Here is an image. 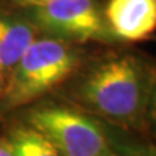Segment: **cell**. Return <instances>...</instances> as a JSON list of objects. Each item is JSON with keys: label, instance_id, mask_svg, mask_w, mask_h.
<instances>
[{"label": "cell", "instance_id": "cell-10", "mask_svg": "<svg viewBox=\"0 0 156 156\" xmlns=\"http://www.w3.org/2000/svg\"><path fill=\"white\" fill-rule=\"evenodd\" d=\"M0 156H13L12 147L7 138L0 136Z\"/></svg>", "mask_w": 156, "mask_h": 156}, {"label": "cell", "instance_id": "cell-6", "mask_svg": "<svg viewBox=\"0 0 156 156\" xmlns=\"http://www.w3.org/2000/svg\"><path fill=\"white\" fill-rule=\"evenodd\" d=\"M39 35L25 12L0 0V77L3 87L14 65Z\"/></svg>", "mask_w": 156, "mask_h": 156}, {"label": "cell", "instance_id": "cell-7", "mask_svg": "<svg viewBox=\"0 0 156 156\" xmlns=\"http://www.w3.org/2000/svg\"><path fill=\"white\" fill-rule=\"evenodd\" d=\"M7 139L13 156H60L44 134L26 122L12 129Z\"/></svg>", "mask_w": 156, "mask_h": 156}, {"label": "cell", "instance_id": "cell-2", "mask_svg": "<svg viewBox=\"0 0 156 156\" xmlns=\"http://www.w3.org/2000/svg\"><path fill=\"white\" fill-rule=\"evenodd\" d=\"M87 57L85 46L39 34L4 83L0 99L4 109L31 105L53 94L76 74Z\"/></svg>", "mask_w": 156, "mask_h": 156}, {"label": "cell", "instance_id": "cell-9", "mask_svg": "<svg viewBox=\"0 0 156 156\" xmlns=\"http://www.w3.org/2000/svg\"><path fill=\"white\" fill-rule=\"evenodd\" d=\"M4 2H7L8 4L20 9H27V8L44 5V4L52 2V0H4Z\"/></svg>", "mask_w": 156, "mask_h": 156}, {"label": "cell", "instance_id": "cell-5", "mask_svg": "<svg viewBox=\"0 0 156 156\" xmlns=\"http://www.w3.org/2000/svg\"><path fill=\"white\" fill-rule=\"evenodd\" d=\"M104 13L119 43L143 42L156 33V0H108Z\"/></svg>", "mask_w": 156, "mask_h": 156}, {"label": "cell", "instance_id": "cell-4", "mask_svg": "<svg viewBox=\"0 0 156 156\" xmlns=\"http://www.w3.org/2000/svg\"><path fill=\"white\" fill-rule=\"evenodd\" d=\"M41 35L76 44L119 43L108 26L100 0H52L41 7L22 9Z\"/></svg>", "mask_w": 156, "mask_h": 156}, {"label": "cell", "instance_id": "cell-1", "mask_svg": "<svg viewBox=\"0 0 156 156\" xmlns=\"http://www.w3.org/2000/svg\"><path fill=\"white\" fill-rule=\"evenodd\" d=\"M155 81L154 58L135 50L120 48L89 56L55 92L61 100L92 117L125 130H146Z\"/></svg>", "mask_w": 156, "mask_h": 156}, {"label": "cell", "instance_id": "cell-8", "mask_svg": "<svg viewBox=\"0 0 156 156\" xmlns=\"http://www.w3.org/2000/svg\"><path fill=\"white\" fill-rule=\"evenodd\" d=\"M146 130H148L151 135L156 139V81L151 92L147 116H146Z\"/></svg>", "mask_w": 156, "mask_h": 156}, {"label": "cell", "instance_id": "cell-12", "mask_svg": "<svg viewBox=\"0 0 156 156\" xmlns=\"http://www.w3.org/2000/svg\"><path fill=\"white\" fill-rule=\"evenodd\" d=\"M148 156V155H147ZM151 156H156V154H151Z\"/></svg>", "mask_w": 156, "mask_h": 156}, {"label": "cell", "instance_id": "cell-11", "mask_svg": "<svg viewBox=\"0 0 156 156\" xmlns=\"http://www.w3.org/2000/svg\"><path fill=\"white\" fill-rule=\"evenodd\" d=\"M2 94H3V80L0 77V99H2Z\"/></svg>", "mask_w": 156, "mask_h": 156}, {"label": "cell", "instance_id": "cell-3", "mask_svg": "<svg viewBox=\"0 0 156 156\" xmlns=\"http://www.w3.org/2000/svg\"><path fill=\"white\" fill-rule=\"evenodd\" d=\"M23 122L44 134L60 156H119L94 117L61 99L33 105Z\"/></svg>", "mask_w": 156, "mask_h": 156}]
</instances>
